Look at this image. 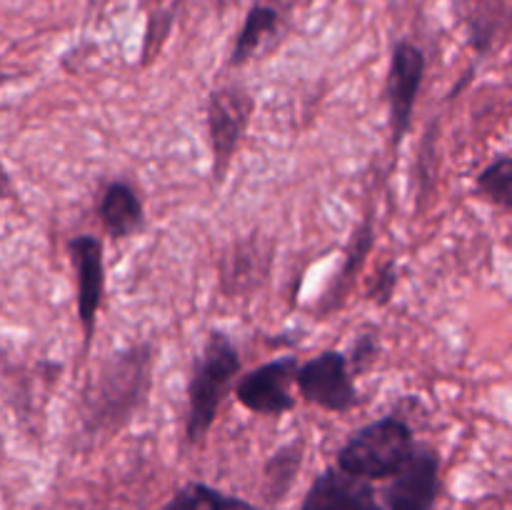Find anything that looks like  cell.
<instances>
[{
  "mask_svg": "<svg viewBox=\"0 0 512 510\" xmlns=\"http://www.w3.org/2000/svg\"><path fill=\"white\" fill-rule=\"evenodd\" d=\"M243 370L238 345L225 330H210L203 350L193 360L188 378V413L185 435L190 443H200L213 428L220 405L230 395V388Z\"/></svg>",
  "mask_w": 512,
  "mask_h": 510,
  "instance_id": "2",
  "label": "cell"
},
{
  "mask_svg": "<svg viewBox=\"0 0 512 510\" xmlns=\"http://www.w3.org/2000/svg\"><path fill=\"white\" fill-rule=\"evenodd\" d=\"M295 385L308 403L328 413H348L360 403L348 360L340 350H323L318 358L298 365Z\"/></svg>",
  "mask_w": 512,
  "mask_h": 510,
  "instance_id": "6",
  "label": "cell"
},
{
  "mask_svg": "<svg viewBox=\"0 0 512 510\" xmlns=\"http://www.w3.org/2000/svg\"><path fill=\"white\" fill-rule=\"evenodd\" d=\"M300 510H385L368 480L328 468L313 480Z\"/></svg>",
  "mask_w": 512,
  "mask_h": 510,
  "instance_id": "10",
  "label": "cell"
},
{
  "mask_svg": "<svg viewBox=\"0 0 512 510\" xmlns=\"http://www.w3.org/2000/svg\"><path fill=\"white\" fill-rule=\"evenodd\" d=\"M370 248H373V223H370V218H365L363 223L358 225V230L353 233V238H350L348 253H345L343 265H340L338 278H335V283L330 285L328 295H325L328 308H338L340 300H343L345 293H348L350 280H355L360 265H363L365 258H368Z\"/></svg>",
  "mask_w": 512,
  "mask_h": 510,
  "instance_id": "15",
  "label": "cell"
},
{
  "mask_svg": "<svg viewBox=\"0 0 512 510\" xmlns=\"http://www.w3.org/2000/svg\"><path fill=\"white\" fill-rule=\"evenodd\" d=\"M180 0H140L145 13V38H143V63L158 55L163 43L168 40L170 28L175 23Z\"/></svg>",
  "mask_w": 512,
  "mask_h": 510,
  "instance_id": "16",
  "label": "cell"
},
{
  "mask_svg": "<svg viewBox=\"0 0 512 510\" xmlns=\"http://www.w3.org/2000/svg\"><path fill=\"white\" fill-rule=\"evenodd\" d=\"M413 448L415 438L410 425L398 415H385L350 435L338 453V470L368 483L388 480L403 468Z\"/></svg>",
  "mask_w": 512,
  "mask_h": 510,
  "instance_id": "3",
  "label": "cell"
},
{
  "mask_svg": "<svg viewBox=\"0 0 512 510\" xmlns=\"http://www.w3.org/2000/svg\"><path fill=\"white\" fill-rule=\"evenodd\" d=\"M230 3H235V0H215V5H218L220 13H225V8H228Z\"/></svg>",
  "mask_w": 512,
  "mask_h": 510,
  "instance_id": "22",
  "label": "cell"
},
{
  "mask_svg": "<svg viewBox=\"0 0 512 510\" xmlns=\"http://www.w3.org/2000/svg\"><path fill=\"white\" fill-rule=\"evenodd\" d=\"M165 510H263L243 498L223 493L205 483H188L170 498Z\"/></svg>",
  "mask_w": 512,
  "mask_h": 510,
  "instance_id": "14",
  "label": "cell"
},
{
  "mask_svg": "<svg viewBox=\"0 0 512 510\" xmlns=\"http://www.w3.org/2000/svg\"><path fill=\"white\" fill-rule=\"evenodd\" d=\"M155 355L150 343L113 353L90 378L83 398V425L88 433H115L145 405L153 385Z\"/></svg>",
  "mask_w": 512,
  "mask_h": 510,
  "instance_id": "1",
  "label": "cell"
},
{
  "mask_svg": "<svg viewBox=\"0 0 512 510\" xmlns=\"http://www.w3.org/2000/svg\"><path fill=\"white\" fill-rule=\"evenodd\" d=\"M395 285H398V265H395V260H388V263L378 270V275H375V283L370 285L368 298L373 300L375 305H388L390 300H393Z\"/></svg>",
  "mask_w": 512,
  "mask_h": 510,
  "instance_id": "20",
  "label": "cell"
},
{
  "mask_svg": "<svg viewBox=\"0 0 512 510\" xmlns=\"http://www.w3.org/2000/svg\"><path fill=\"white\" fill-rule=\"evenodd\" d=\"M98 215L105 233L113 240L133 238L145 225L143 200L128 180H113L105 185L98 203Z\"/></svg>",
  "mask_w": 512,
  "mask_h": 510,
  "instance_id": "12",
  "label": "cell"
},
{
  "mask_svg": "<svg viewBox=\"0 0 512 510\" xmlns=\"http://www.w3.org/2000/svg\"><path fill=\"white\" fill-rule=\"evenodd\" d=\"M475 195L485 198L488 203L498 205L505 213L512 210V155L503 153L495 158L488 168L480 170L475 180Z\"/></svg>",
  "mask_w": 512,
  "mask_h": 510,
  "instance_id": "17",
  "label": "cell"
},
{
  "mask_svg": "<svg viewBox=\"0 0 512 510\" xmlns=\"http://www.w3.org/2000/svg\"><path fill=\"white\" fill-rule=\"evenodd\" d=\"M280 28V10L270 3H255L245 15L240 33L230 50V68H243L255 58L260 45L273 38Z\"/></svg>",
  "mask_w": 512,
  "mask_h": 510,
  "instance_id": "13",
  "label": "cell"
},
{
  "mask_svg": "<svg viewBox=\"0 0 512 510\" xmlns=\"http://www.w3.org/2000/svg\"><path fill=\"white\" fill-rule=\"evenodd\" d=\"M295 373H298V358L295 355L270 360V363L258 365L255 370L235 380V398L250 413L278 418V415L295 408V398L290 393V385L295 383Z\"/></svg>",
  "mask_w": 512,
  "mask_h": 510,
  "instance_id": "7",
  "label": "cell"
},
{
  "mask_svg": "<svg viewBox=\"0 0 512 510\" xmlns=\"http://www.w3.org/2000/svg\"><path fill=\"white\" fill-rule=\"evenodd\" d=\"M15 195L13 180H10L8 170H5L3 160H0V200H10Z\"/></svg>",
  "mask_w": 512,
  "mask_h": 510,
  "instance_id": "21",
  "label": "cell"
},
{
  "mask_svg": "<svg viewBox=\"0 0 512 510\" xmlns=\"http://www.w3.org/2000/svg\"><path fill=\"white\" fill-rule=\"evenodd\" d=\"M270 260H273V253L263 238L255 235V238L238 240L220 263V283L228 298L260 288L268 278Z\"/></svg>",
  "mask_w": 512,
  "mask_h": 510,
  "instance_id": "11",
  "label": "cell"
},
{
  "mask_svg": "<svg viewBox=\"0 0 512 510\" xmlns=\"http://www.w3.org/2000/svg\"><path fill=\"white\" fill-rule=\"evenodd\" d=\"M303 440L283 445L265 465V483H268L270 498H283L290 490L293 480L298 478L300 465H303Z\"/></svg>",
  "mask_w": 512,
  "mask_h": 510,
  "instance_id": "18",
  "label": "cell"
},
{
  "mask_svg": "<svg viewBox=\"0 0 512 510\" xmlns=\"http://www.w3.org/2000/svg\"><path fill=\"white\" fill-rule=\"evenodd\" d=\"M70 265L75 270V285H78V318L83 328V345L90 348L98 328V313L103 305L105 293V263H103V240L90 233H80L68 240Z\"/></svg>",
  "mask_w": 512,
  "mask_h": 510,
  "instance_id": "9",
  "label": "cell"
},
{
  "mask_svg": "<svg viewBox=\"0 0 512 510\" xmlns=\"http://www.w3.org/2000/svg\"><path fill=\"white\" fill-rule=\"evenodd\" d=\"M380 353V338L375 333H363L355 338L353 348H350V355H345V360H348V368H350V375H363L365 370L370 368V365L375 363V358H378Z\"/></svg>",
  "mask_w": 512,
  "mask_h": 510,
  "instance_id": "19",
  "label": "cell"
},
{
  "mask_svg": "<svg viewBox=\"0 0 512 510\" xmlns=\"http://www.w3.org/2000/svg\"><path fill=\"white\" fill-rule=\"evenodd\" d=\"M440 493V455L415 443L403 468L390 475L383 490L385 510H433Z\"/></svg>",
  "mask_w": 512,
  "mask_h": 510,
  "instance_id": "8",
  "label": "cell"
},
{
  "mask_svg": "<svg viewBox=\"0 0 512 510\" xmlns=\"http://www.w3.org/2000/svg\"><path fill=\"white\" fill-rule=\"evenodd\" d=\"M255 113V98L245 85L228 83L210 90L205 105V123H208L210 153H213L215 183H223L230 163L240 148V140L248 133V125Z\"/></svg>",
  "mask_w": 512,
  "mask_h": 510,
  "instance_id": "4",
  "label": "cell"
},
{
  "mask_svg": "<svg viewBox=\"0 0 512 510\" xmlns=\"http://www.w3.org/2000/svg\"><path fill=\"white\" fill-rule=\"evenodd\" d=\"M425 70H428V58L423 50L408 38L395 40L388 78H385V100H388L390 133H393L395 145L403 143L413 123V110L423 88Z\"/></svg>",
  "mask_w": 512,
  "mask_h": 510,
  "instance_id": "5",
  "label": "cell"
}]
</instances>
